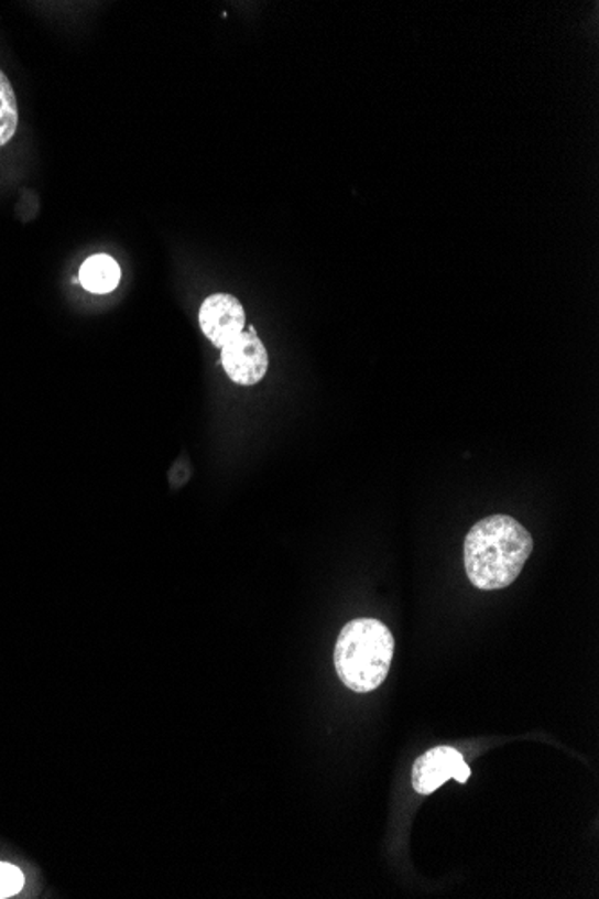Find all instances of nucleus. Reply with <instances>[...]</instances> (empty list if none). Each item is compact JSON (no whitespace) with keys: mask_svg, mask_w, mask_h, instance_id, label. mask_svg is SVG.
Masks as SVG:
<instances>
[{"mask_svg":"<svg viewBox=\"0 0 599 899\" xmlns=\"http://www.w3.org/2000/svg\"><path fill=\"white\" fill-rule=\"evenodd\" d=\"M469 778L470 767L465 763L461 752L453 747H445V745L427 750L421 758H416L413 772H411L413 789L421 795H431L449 779L467 783Z\"/></svg>","mask_w":599,"mask_h":899,"instance_id":"obj_3","label":"nucleus"},{"mask_svg":"<svg viewBox=\"0 0 599 899\" xmlns=\"http://www.w3.org/2000/svg\"><path fill=\"white\" fill-rule=\"evenodd\" d=\"M24 887V875L19 867L0 862V898L19 895Z\"/></svg>","mask_w":599,"mask_h":899,"instance_id":"obj_8","label":"nucleus"},{"mask_svg":"<svg viewBox=\"0 0 599 899\" xmlns=\"http://www.w3.org/2000/svg\"><path fill=\"white\" fill-rule=\"evenodd\" d=\"M221 365L236 384L253 387L266 376L270 358L262 339L250 331L221 348Z\"/></svg>","mask_w":599,"mask_h":899,"instance_id":"obj_4","label":"nucleus"},{"mask_svg":"<svg viewBox=\"0 0 599 899\" xmlns=\"http://www.w3.org/2000/svg\"><path fill=\"white\" fill-rule=\"evenodd\" d=\"M79 282L90 293L107 295L121 282V268L117 264L116 259L105 253L88 257L79 270Z\"/></svg>","mask_w":599,"mask_h":899,"instance_id":"obj_6","label":"nucleus"},{"mask_svg":"<svg viewBox=\"0 0 599 899\" xmlns=\"http://www.w3.org/2000/svg\"><path fill=\"white\" fill-rule=\"evenodd\" d=\"M395 652L392 630L379 619L359 618L345 625L334 648L339 681L356 693H370L388 678Z\"/></svg>","mask_w":599,"mask_h":899,"instance_id":"obj_2","label":"nucleus"},{"mask_svg":"<svg viewBox=\"0 0 599 899\" xmlns=\"http://www.w3.org/2000/svg\"><path fill=\"white\" fill-rule=\"evenodd\" d=\"M199 327L210 344L222 348L247 329V313L241 302L228 293H214L199 307Z\"/></svg>","mask_w":599,"mask_h":899,"instance_id":"obj_5","label":"nucleus"},{"mask_svg":"<svg viewBox=\"0 0 599 899\" xmlns=\"http://www.w3.org/2000/svg\"><path fill=\"white\" fill-rule=\"evenodd\" d=\"M19 128V105L10 79L0 71V148L15 137Z\"/></svg>","mask_w":599,"mask_h":899,"instance_id":"obj_7","label":"nucleus"},{"mask_svg":"<svg viewBox=\"0 0 599 899\" xmlns=\"http://www.w3.org/2000/svg\"><path fill=\"white\" fill-rule=\"evenodd\" d=\"M532 552V533L518 519L498 513L476 522L465 537V571L478 589H504L518 581Z\"/></svg>","mask_w":599,"mask_h":899,"instance_id":"obj_1","label":"nucleus"}]
</instances>
